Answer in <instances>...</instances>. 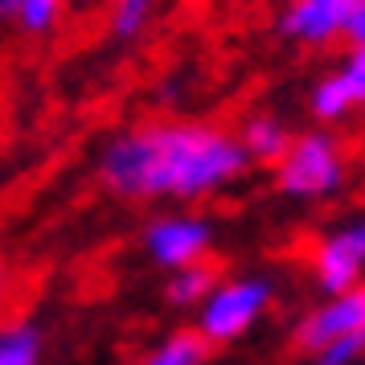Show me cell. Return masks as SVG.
Here are the masks:
<instances>
[{
    "mask_svg": "<svg viewBox=\"0 0 365 365\" xmlns=\"http://www.w3.org/2000/svg\"><path fill=\"white\" fill-rule=\"evenodd\" d=\"M242 140L210 123H144L119 132L99 156L103 181L135 201H197L247 173Z\"/></svg>",
    "mask_w": 365,
    "mask_h": 365,
    "instance_id": "obj_1",
    "label": "cell"
},
{
    "mask_svg": "<svg viewBox=\"0 0 365 365\" xmlns=\"http://www.w3.org/2000/svg\"><path fill=\"white\" fill-rule=\"evenodd\" d=\"M349 181V160L341 140L329 132L292 135V144L275 160V189L296 201H320L341 193Z\"/></svg>",
    "mask_w": 365,
    "mask_h": 365,
    "instance_id": "obj_2",
    "label": "cell"
},
{
    "mask_svg": "<svg viewBox=\"0 0 365 365\" xmlns=\"http://www.w3.org/2000/svg\"><path fill=\"white\" fill-rule=\"evenodd\" d=\"M271 304H275V283L263 275L226 279L197 304V332L210 345H230L263 320Z\"/></svg>",
    "mask_w": 365,
    "mask_h": 365,
    "instance_id": "obj_3",
    "label": "cell"
},
{
    "mask_svg": "<svg viewBox=\"0 0 365 365\" xmlns=\"http://www.w3.org/2000/svg\"><path fill=\"white\" fill-rule=\"evenodd\" d=\"M144 247H148L152 263L165 271H181V267L205 263V255L214 247V226L205 217L193 214H173L160 217L144 230Z\"/></svg>",
    "mask_w": 365,
    "mask_h": 365,
    "instance_id": "obj_4",
    "label": "cell"
},
{
    "mask_svg": "<svg viewBox=\"0 0 365 365\" xmlns=\"http://www.w3.org/2000/svg\"><path fill=\"white\" fill-rule=\"evenodd\" d=\"M365 329V283L349 287V292H336L329 296L316 312H308L296 324V345L308 349V353H320L329 341H341V336H361Z\"/></svg>",
    "mask_w": 365,
    "mask_h": 365,
    "instance_id": "obj_5",
    "label": "cell"
},
{
    "mask_svg": "<svg viewBox=\"0 0 365 365\" xmlns=\"http://www.w3.org/2000/svg\"><path fill=\"white\" fill-rule=\"evenodd\" d=\"M312 275L329 296L349 292V287L361 283V275H365V230H361V222L341 226V230H332L329 238H320V247H316V255H312Z\"/></svg>",
    "mask_w": 365,
    "mask_h": 365,
    "instance_id": "obj_6",
    "label": "cell"
},
{
    "mask_svg": "<svg viewBox=\"0 0 365 365\" xmlns=\"http://www.w3.org/2000/svg\"><path fill=\"white\" fill-rule=\"evenodd\" d=\"M365 0H292L279 17V34L299 41V46H329L345 37L349 17Z\"/></svg>",
    "mask_w": 365,
    "mask_h": 365,
    "instance_id": "obj_7",
    "label": "cell"
},
{
    "mask_svg": "<svg viewBox=\"0 0 365 365\" xmlns=\"http://www.w3.org/2000/svg\"><path fill=\"white\" fill-rule=\"evenodd\" d=\"M238 140H242V148H247L250 160H263V165H275L283 152H287V144H292L287 128H283L279 119H271V115L247 119V128H242Z\"/></svg>",
    "mask_w": 365,
    "mask_h": 365,
    "instance_id": "obj_8",
    "label": "cell"
},
{
    "mask_svg": "<svg viewBox=\"0 0 365 365\" xmlns=\"http://www.w3.org/2000/svg\"><path fill=\"white\" fill-rule=\"evenodd\" d=\"M0 365H41V329L29 320L0 324Z\"/></svg>",
    "mask_w": 365,
    "mask_h": 365,
    "instance_id": "obj_9",
    "label": "cell"
},
{
    "mask_svg": "<svg viewBox=\"0 0 365 365\" xmlns=\"http://www.w3.org/2000/svg\"><path fill=\"white\" fill-rule=\"evenodd\" d=\"M0 17L17 21L25 34H53V25L62 17V0H0Z\"/></svg>",
    "mask_w": 365,
    "mask_h": 365,
    "instance_id": "obj_10",
    "label": "cell"
},
{
    "mask_svg": "<svg viewBox=\"0 0 365 365\" xmlns=\"http://www.w3.org/2000/svg\"><path fill=\"white\" fill-rule=\"evenodd\" d=\"M214 287H217V271L210 263L181 267V271H173V279H168V304H177V308H197Z\"/></svg>",
    "mask_w": 365,
    "mask_h": 365,
    "instance_id": "obj_11",
    "label": "cell"
},
{
    "mask_svg": "<svg viewBox=\"0 0 365 365\" xmlns=\"http://www.w3.org/2000/svg\"><path fill=\"white\" fill-rule=\"evenodd\" d=\"M205 353H210V341L201 332H173L140 365H205Z\"/></svg>",
    "mask_w": 365,
    "mask_h": 365,
    "instance_id": "obj_12",
    "label": "cell"
},
{
    "mask_svg": "<svg viewBox=\"0 0 365 365\" xmlns=\"http://www.w3.org/2000/svg\"><path fill=\"white\" fill-rule=\"evenodd\" d=\"M156 0H111V34L119 41H132L152 25Z\"/></svg>",
    "mask_w": 365,
    "mask_h": 365,
    "instance_id": "obj_13",
    "label": "cell"
},
{
    "mask_svg": "<svg viewBox=\"0 0 365 365\" xmlns=\"http://www.w3.org/2000/svg\"><path fill=\"white\" fill-rule=\"evenodd\" d=\"M361 336H341V341H329V345L312 353L316 365H353L357 361V353H361Z\"/></svg>",
    "mask_w": 365,
    "mask_h": 365,
    "instance_id": "obj_14",
    "label": "cell"
},
{
    "mask_svg": "<svg viewBox=\"0 0 365 365\" xmlns=\"http://www.w3.org/2000/svg\"><path fill=\"white\" fill-rule=\"evenodd\" d=\"M336 74L345 78V86L353 91V99H357V107H361V103H365V41L353 46V58H349Z\"/></svg>",
    "mask_w": 365,
    "mask_h": 365,
    "instance_id": "obj_15",
    "label": "cell"
},
{
    "mask_svg": "<svg viewBox=\"0 0 365 365\" xmlns=\"http://www.w3.org/2000/svg\"><path fill=\"white\" fill-rule=\"evenodd\" d=\"M345 37L353 41V46H357V41H365V4L357 9V13H353V17H349V25H345Z\"/></svg>",
    "mask_w": 365,
    "mask_h": 365,
    "instance_id": "obj_16",
    "label": "cell"
},
{
    "mask_svg": "<svg viewBox=\"0 0 365 365\" xmlns=\"http://www.w3.org/2000/svg\"><path fill=\"white\" fill-rule=\"evenodd\" d=\"M9 296V263H4V255H0V304Z\"/></svg>",
    "mask_w": 365,
    "mask_h": 365,
    "instance_id": "obj_17",
    "label": "cell"
},
{
    "mask_svg": "<svg viewBox=\"0 0 365 365\" xmlns=\"http://www.w3.org/2000/svg\"><path fill=\"white\" fill-rule=\"evenodd\" d=\"M361 345H365V329H361Z\"/></svg>",
    "mask_w": 365,
    "mask_h": 365,
    "instance_id": "obj_18",
    "label": "cell"
},
{
    "mask_svg": "<svg viewBox=\"0 0 365 365\" xmlns=\"http://www.w3.org/2000/svg\"><path fill=\"white\" fill-rule=\"evenodd\" d=\"M361 230H365V222H361Z\"/></svg>",
    "mask_w": 365,
    "mask_h": 365,
    "instance_id": "obj_19",
    "label": "cell"
}]
</instances>
